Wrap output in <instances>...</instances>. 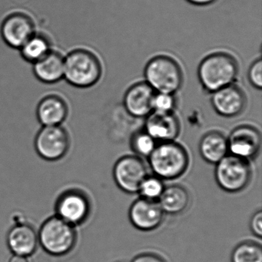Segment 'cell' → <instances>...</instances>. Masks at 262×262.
Masks as SVG:
<instances>
[{"label":"cell","mask_w":262,"mask_h":262,"mask_svg":"<svg viewBox=\"0 0 262 262\" xmlns=\"http://www.w3.org/2000/svg\"><path fill=\"white\" fill-rule=\"evenodd\" d=\"M238 71L237 59L230 53L219 51L202 59L198 69V76L205 91L213 93L234 84Z\"/></svg>","instance_id":"6da1fadb"},{"label":"cell","mask_w":262,"mask_h":262,"mask_svg":"<svg viewBox=\"0 0 262 262\" xmlns=\"http://www.w3.org/2000/svg\"><path fill=\"white\" fill-rule=\"evenodd\" d=\"M102 75V62L91 50L76 49L65 56L64 78L73 86L90 88L100 80Z\"/></svg>","instance_id":"7a4b0ae2"},{"label":"cell","mask_w":262,"mask_h":262,"mask_svg":"<svg viewBox=\"0 0 262 262\" xmlns=\"http://www.w3.org/2000/svg\"><path fill=\"white\" fill-rule=\"evenodd\" d=\"M148 159L151 171L162 180L179 179L189 165L188 151L174 141L158 143Z\"/></svg>","instance_id":"3957f363"},{"label":"cell","mask_w":262,"mask_h":262,"mask_svg":"<svg viewBox=\"0 0 262 262\" xmlns=\"http://www.w3.org/2000/svg\"><path fill=\"white\" fill-rule=\"evenodd\" d=\"M144 76L145 82L156 93L176 95L183 84L182 67L176 59L166 55L151 58L145 66Z\"/></svg>","instance_id":"277c9868"},{"label":"cell","mask_w":262,"mask_h":262,"mask_svg":"<svg viewBox=\"0 0 262 262\" xmlns=\"http://www.w3.org/2000/svg\"><path fill=\"white\" fill-rule=\"evenodd\" d=\"M74 226L58 216L47 219L39 230V243L50 255L60 257L70 253L76 243Z\"/></svg>","instance_id":"5b68a950"},{"label":"cell","mask_w":262,"mask_h":262,"mask_svg":"<svg viewBox=\"0 0 262 262\" xmlns=\"http://www.w3.org/2000/svg\"><path fill=\"white\" fill-rule=\"evenodd\" d=\"M215 165L216 182L226 192H240L249 185L252 177L250 161L228 154Z\"/></svg>","instance_id":"8992f818"},{"label":"cell","mask_w":262,"mask_h":262,"mask_svg":"<svg viewBox=\"0 0 262 262\" xmlns=\"http://www.w3.org/2000/svg\"><path fill=\"white\" fill-rule=\"evenodd\" d=\"M148 176L145 162L137 156H123L113 168L115 182L122 191L128 194L139 193L141 185Z\"/></svg>","instance_id":"52a82bcc"},{"label":"cell","mask_w":262,"mask_h":262,"mask_svg":"<svg viewBox=\"0 0 262 262\" xmlns=\"http://www.w3.org/2000/svg\"><path fill=\"white\" fill-rule=\"evenodd\" d=\"M38 154L47 161H57L67 154L70 147L68 134L60 125L44 126L35 141Z\"/></svg>","instance_id":"ba28073f"},{"label":"cell","mask_w":262,"mask_h":262,"mask_svg":"<svg viewBox=\"0 0 262 262\" xmlns=\"http://www.w3.org/2000/svg\"><path fill=\"white\" fill-rule=\"evenodd\" d=\"M228 154L252 160L260 151L261 136L260 132L251 125H240L231 132L228 138Z\"/></svg>","instance_id":"9c48e42d"},{"label":"cell","mask_w":262,"mask_h":262,"mask_svg":"<svg viewBox=\"0 0 262 262\" xmlns=\"http://www.w3.org/2000/svg\"><path fill=\"white\" fill-rule=\"evenodd\" d=\"M0 33L7 45L19 50L36 33V27L29 15L13 13L3 21Z\"/></svg>","instance_id":"30bf717a"},{"label":"cell","mask_w":262,"mask_h":262,"mask_svg":"<svg viewBox=\"0 0 262 262\" xmlns=\"http://www.w3.org/2000/svg\"><path fill=\"white\" fill-rule=\"evenodd\" d=\"M56 212L58 217L70 225H80L90 215V201L81 191H67L58 199Z\"/></svg>","instance_id":"8fae6325"},{"label":"cell","mask_w":262,"mask_h":262,"mask_svg":"<svg viewBox=\"0 0 262 262\" xmlns=\"http://www.w3.org/2000/svg\"><path fill=\"white\" fill-rule=\"evenodd\" d=\"M165 214L158 202L141 197L132 204L128 211L133 226L142 231L157 229L163 222Z\"/></svg>","instance_id":"7c38bea8"},{"label":"cell","mask_w":262,"mask_h":262,"mask_svg":"<svg viewBox=\"0 0 262 262\" xmlns=\"http://www.w3.org/2000/svg\"><path fill=\"white\" fill-rule=\"evenodd\" d=\"M211 105L214 111L225 118H233L243 113L247 105L245 92L234 84L211 93Z\"/></svg>","instance_id":"4fadbf2b"},{"label":"cell","mask_w":262,"mask_h":262,"mask_svg":"<svg viewBox=\"0 0 262 262\" xmlns=\"http://www.w3.org/2000/svg\"><path fill=\"white\" fill-rule=\"evenodd\" d=\"M156 92L145 82L133 84L125 92L123 105L132 117L142 119L153 112L152 104Z\"/></svg>","instance_id":"5bb4252c"},{"label":"cell","mask_w":262,"mask_h":262,"mask_svg":"<svg viewBox=\"0 0 262 262\" xmlns=\"http://www.w3.org/2000/svg\"><path fill=\"white\" fill-rule=\"evenodd\" d=\"M180 130V122L174 113L152 112L145 118L144 131L146 132L158 143L176 140Z\"/></svg>","instance_id":"9a60e30c"},{"label":"cell","mask_w":262,"mask_h":262,"mask_svg":"<svg viewBox=\"0 0 262 262\" xmlns=\"http://www.w3.org/2000/svg\"><path fill=\"white\" fill-rule=\"evenodd\" d=\"M7 245L15 255L30 257L37 249L38 234L30 225L26 224L15 225L9 231Z\"/></svg>","instance_id":"2e32d148"},{"label":"cell","mask_w":262,"mask_h":262,"mask_svg":"<svg viewBox=\"0 0 262 262\" xmlns=\"http://www.w3.org/2000/svg\"><path fill=\"white\" fill-rule=\"evenodd\" d=\"M65 57L59 52L52 50L45 57L33 64V73L40 82L53 84L64 78Z\"/></svg>","instance_id":"e0dca14e"},{"label":"cell","mask_w":262,"mask_h":262,"mask_svg":"<svg viewBox=\"0 0 262 262\" xmlns=\"http://www.w3.org/2000/svg\"><path fill=\"white\" fill-rule=\"evenodd\" d=\"M37 118L44 126L59 125L68 115L67 102L58 95H49L39 102L37 106Z\"/></svg>","instance_id":"ac0fdd59"},{"label":"cell","mask_w":262,"mask_h":262,"mask_svg":"<svg viewBox=\"0 0 262 262\" xmlns=\"http://www.w3.org/2000/svg\"><path fill=\"white\" fill-rule=\"evenodd\" d=\"M199 148L205 162L216 165L228 155V138L220 132H209L201 139Z\"/></svg>","instance_id":"d6986e66"},{"label":"cell","mask_w":262,"mask_h":262,"mask_svg":"<svg viewBox=\"0 0 262 262\" xmlns=\"http://www.w3.org/2000/svg\"><path fill=\"white\" fill-rule=\"evenodd\" d=\"M157 202L165 214L177 215L186 211L190 203V194L182 185H170L165 188Z\"/></svg>","instance_id":"ffe728a7"},{"label":"cell","mask_w":262,"mask_h":262,"mask_svg":"<svg viewBox=\"0 0 262 262\" xmlns=\"http://www.w3.org/2000/svg\"><path fill=\"white\" fill-rule=\"evenodd\" d=\"M19 50L23 59L33 64L45 57L53 50L50 39L45 35L37 33L31 36Z\"/></svg>","instance_id":"44dd1931"},{"label":"cell","mask_w":262,"mask_h":262,"mask_svg":"<svg viewBox=\"0 0 262 262\" xmlns=\"http://www.w3.org/2000/svg\"><path fill=\"white\" fill-rule=\"evenodd\" d=\"M231 262H262L260 245L247 241L237 245L231 252Z\"/></svg>","instance_id":"7402d4cb"},{"label":"cell","mask_w":262,"mask_h":262,"mask_svg":"<svg viewBox=\"0 0 262 262\" xmlns=\"http://www.w3.org/2000/svg\"><path fill=\"white\" fill-rule=\"evenodd\" d=\"M157 144L158 142L145 131L135 133L130 142L132 150L140 158H148L154 151Z\"/></svg>","instance_id":"603a6c76"},{"label":"cell","mask_w":262,"mask_h":262,"mask_svg":"<svg viewBox=\"0 0 262 262\" xmlns=\"http://www.w3.org/2000/svg\"><path fill=\"white\" fill-rule=\"evenodd\" d=\"M165 188L163 180L156 176H148L141 185L139 193L141 198L157 202Z\"/></svg>","instance_id":"cb8c5ba5"},{"label":"cell","mask_w":262,"mask_h":262,"mask_svg":"<svg viewBox=\"0 0 262 262\" xmlns=\"http://www.w3.org/2000/svg\"><path fill=\"white\" fill-rule=\"evenodd\" d=\"M177 105L176 95L156 93L153 100V112L162 113H174Z\"/></svg>","instance_id":"d4e9b609"},{"label":"cell","mask_w":262,"mask_h":262,"mask_svg":"<svg viewBox=\"0 0 262 262\" xmlns=\"http://www.w3.org/2000/svg\"><path fill=\"white\" fill-rule=\"evenodd\" d=\"M248 80L253 87L257 90H261L262 87V61L261 59H256L252 62L248 73Z\"/></svg>","instance_id":"484cf974"},{"label":"cell","mask_w":262,"mask_h":262,"mask_svg":"<svg viewBox=\"0 0 262 262\" xmlns=\"http://www.w3.org/2000/svg\"><path fill=\"white\" fill-rule=\"evenodd\" d=\"M250 228L253 234L257 237H262V211H256L250 221Z\"/></svg>","instance_id":"4316f807"},{"label":"cell","mask_w":262,"mask_h":262,"mask_svg":"<svg viewBox=\"0 0 262 262\" xmlns=\"http://www.w3.org/2000/svg\"><path fill=\"white\" fill-rule=\"evenodd\" d=\"M132 262H167V260L159 254L145 252L138 254Z\"/></svg>","instance_id":"83f0119b"},{"label":"cell","mask_w":262,"mask_h":262,"mask_svg":"<svg viewBox=\"0 0 262 262\" xmlns=\"http://www.w3.org/2000/svg\"><path fill=\"white\" fill-rule=\"evenodd\" d=\"M189 4L199 7H205V6L211 5L214 4L216 0H186Z\"/></svg>","instance_id":"f1b7e54d"},{"label":"cell","mask_w":262,"mask_h":262,"mask_svg":"<svg viewBox=\"0 0 262 262\" xmlns=\"http://www.w3.org/2000/svg\"><path fill=\"white\" fill-rule=\"evenodd\" d=\"M9 262H30L28 257H24V256L20 255H13L11 258L10 259Z\"/></svg>","instance_id":"f546056e"}]
</instances>
